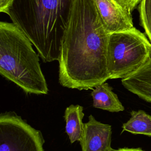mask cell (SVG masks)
I'll use <instances>...</instances> for the list:
<instances>
[{
    "mask_svg": "<svg viewBox=\"0 0 151 151\" xmlns=\"http://www.w3.org/2000/svg\"><path fill=\"white\" fill-rule=\"evenodd\" d=\"M109 36L93 0H74L58 60L62 86L93 89L109 79Z\"/></svg>",
    "mask_w": 151,
    "mask_h": 151,
    "instance_id": "1",
    "label": "cell"
},
{
    "mask_svg": "<svg viewBox=\"0 0 151 151\" xmlns=\"http://www.w3.org/2000/svg\"><path fill=\"white\" fill-rule=\"evenodd\" d=\"M100 19L110 34L134 28L131 13L115 0H93Z\"/></svg>",
    "mask_w": 151,
    "mask_h": 151,
    "instance_id": "6",
    "label": "cell"
},
{
    "mask_svg": "<svg viewBox=\"0 0 151 151\" xmlns=\"http://www.w3.org/2000/svg\"><path fill=\"white\" fill-rule=\"evenodd\" d=\"M113 151H143L140 148H127V147H124V148H120L117 150H114Z\"/></svg>",
    "mask_w": 151,
    "mask_h": 151,
    "instance_id": "15",
    "label": "cell"
},
{
    "mask_svg": "<svg viewBox=\"0 0 151 151\" xmlns=\"http://www.w3.org/2000/svg\"><path fill=\"white\" fill-rule=\"evenodd\" d=\"M91 95L93 98V106L95 108L110 112H119L124 110L117 94L107 83L95 87Z\"/></svg>",
    "mask_w": 151,
    "mask_h": 151,
    "instance_id": "9",
    "label": "cell"
},
{
    "mask_svg": "<svg viewBox=\"0 0 151 151\" xmlns=\"http://www.w3.org/2000/svg\"><path fill=\"white\" fill-rule=\"evenodd\" d=\"M122 83L130 92L151 103V58L137 70L122 78Z\"/></svg>",
    "mask_w": 151,
    "mask_h": 151,
    "instance_id": "8",
    "label": "cell"
},
{
    "mask_svg": "<svg viewBox=\"0 0 151 151\" xmlns=\"http://www.w3.org/2000/svg\"><path fill=\"white\" fill-rule=\"evenodd\" d=\"M120 6L130 13L139 5L142 0H115Z\"/></svg>",
    "mask_w": 151,
    "mask_h": 151,
    "instance_id": "13",
    "label": "cell"
},
{
    "mask_svg": "<svg viewBox=\"0 0 151 151\" xmlns=\"http://www.w3.org/2000/svg\"><path fill=\"white\" fill-rule=\"evenodd\" d=\"M13 0H0V11L6 13Z\"/></svg>",
    "mask_w": 151,
    "mask_h": 151,
    "instance_id": "14",
    "label": "cell"
},
{
    "mask_svg": "<svg viewBox=\"0 0 151 151\" xmlns=\"http://www.w3.org/2000/svg\"><path fill=\"white\" fill-rule=\"evenodd\" d=\"M111 127L102 123L92 116L84 123L82 137L79 141L82 151H113L111 147Z\"/></svg>",
    "mask_w": 151,
    "mask_h": 151,
    "instance_id": "7",
    "label": "cell"
},
{
    "mask_svg": "<svg viewBox=\"0 0 151 151\" xmlns=\"http://www.w3.org/2000/svg\"><path fill=\"white\" fill-rule=\"evenodd\" d=\"M140 24L151 43V0H142L139 5Z\"/></svg>",
    "mask_w": 151,
    "mask_h": 151,
    "instance_id": "12",
    "label": "cell"
},
{
    "mask_svg": "<svg viewBox=\"0 0 151 151\" xmlns=\"http://www.w3.org/2000/svg\"><path fill=\"white\" fill-rule=\"evenodd\" d=\"M32 45L16 25L0 22V74L27 93L47 94V81Z\"/></svg>",
    "mask_w": 151,
    "mask_h": 151,
    "instance_id": "3",
    "label": "cell"
},
{
    "mask_svg": "<svg viewBox=\"0 0 151 151\" xmlns=\"http://www.w3.org/2000/svg\"><path fill=\"white\" fill-rule=\"evenodd\" d=\"M41 132L13 112L0 115V151H44Z\"/></svg>",
    "mask_w": 151,
    "mask_h": 151,
    "instance_id": "5",
    "label": "cell"
},
{
    "mask_svg": "<svg viewBox=\"0 0 151 151\" xmlns=\"http://www.w3.org/2000/svg\"><path fill=\"white\" fill-rule=\"evenodd\" d=\"M150 58L151 43L136 28L109 34L107 49L109 79L125 77Z\"/></svg>",
    "mask_w": 151,
    "mask_h": 151,
    "instance_id": "4",
    "label": "cell"
},
{
    "mask_svg": "<svg viewBox=\"0 0 151 151\" xmlns=\"http://www.w3.org/2000/svg\"><path fill=\"white\" fill-rule=\"evenodd\" d=\"M74 0H13L6 13L45 63L58 60Z\"/></svg>",
    "mask_w": 151,
    "mask_h": 151,
    "instance_id": "2",
    "label": "cell"
},
{
    "mask_svg": "<svg viewBox=\"0 0 151 151\" xmlns=\"http://www.w3.org/2000/svg\"><path fill=\"white\" fill-rule=\"evenodd\" d=\"M130 114V119L122 126V132L151 136V116L143 110H133Z\"/></svg>",
    "mask_w": 151,
    "mask_h": 151,
    "instance_id": "11",
    "label": "cell"
},
{
    "mask_svg": "<svg viewBox=\"0 0 151 151\" xmlns=\"http://www.w3.org/2000/svg\"><path fill=\"white\" fill-rule=\"evenodd\" d=\"M84 116L83 107L78 104H71L65 110V132L71 143L80 141L82 137L84 127L82 121Z\"/></svg>",
    "mask_w": 151,
    "mask_h": 151,
    "instance_id": "10",
    "label": "cell"
}]
</instances>
